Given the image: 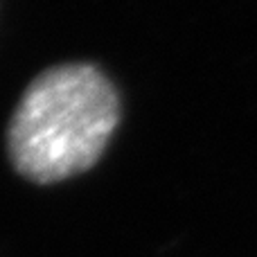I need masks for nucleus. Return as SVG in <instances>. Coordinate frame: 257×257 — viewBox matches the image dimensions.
I'll return each mask as SVG.
<instances>
[{
	"mask_svg": "<svg viewBox=\"0 0 257 257\" xmlns=\"http://www.w3.org/2000/svg\"><path fill=\"white\" fill-rule=\"evenodd\" d=\"M120 122V95L93 63H61L30 81L7 128L12 165L32 183L90 169Z\"/></svg>",
	"mask_w": 257,
	"mask_h": 257,
	"instance_id": "nucleus-1",
	"label": "nucleus"
}]
</instances>
